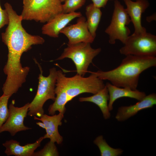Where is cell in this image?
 <instances>
[{
    "label": "cell",
    "instance_id": "1",
    "mask_svg": "<svg viewBox=\"0 0 156 156\" xmlns=\"http://www.w3.org/2000/svg\"><path fill=\"white\" fill-rule=\"evenodd\" d=\"M4 6L9 19L5 31L1 35L8 51L7 60L3 69L7 76L5 82L10 85H19L25 82L30 70L29 67L22 66L21 58L22 54L31 49L32 45L42 44L45 40L39 36L27 33L22 25L21 15L17 14L8 3Z\"/></svg>",
    "mask_w": 156,
    "mask_h": 156
},
{
    "label": "cell",
    "instance_id": "2",
    "mask_svg": "<svg viewBox=\"0 0 156 156\" xmlns=\"http://www.w3.org/2000/svg\"><path fill=\"white\" fill-rule=\"evenodd\" d=\"M156 66L155 56H126L119 66L110 70L93 72L98 77L108 80L116 86L137 90L140 74L148 68Z\"/></svg>",
    "mask_w": 156,
    "mask_h": 156
},
{
    "label": "cell",
    "instance_id": "3",
    "mask_svg": "<svg viewBox=\"0 0 156 156\" xmlns=\"http://www.w3.org/2000/svg\"><path fill=\"white\" fill-rule=\"evenodd\" d=\"M87 77L77 74L67 77L61 70H57L55 85L60 87L65 92L68 102L83 93L94 94L103 88L105 85L103 80L98 77L93 72Z\"/></svg>",
    "mask_w": 156,
    "mask_h": 156
},
{
    "label": "cell",
    "instance_id": "4",
    "mask_svg": "<svg viewBox=\"0 0 156 156\" xmlns=\"http://www.w3.org/2000/svg\"><path fill=\"white\" fill-rule=\"evenodd\" d=\"M40 70L39 75L37 91L32 101L29 103L28 115L30 116H37L40 117L44 114L43 105L49 99L54 101L56 95L55 92L57 70L53 67L49 70V74L47 77L42 75L43 71L40 64L34 60Z\"/></svg>",
    "mask_w": 156,
    "mask_h": 156
},
{
    "label": "cell",
    "instance_id": "5",
    "mask_svg": "<svg viewBox=\"0 0 156 156\" xmlns=\"http://www.w3.org/2000/svg\"><path fill=\"white\" fill-rule=\"evenodd\" d=\"M23 20H34L47 22L56 15L62 13L60 0H23Z\"/></svg>",
    "mask_w": 156,
    "mask_h": 156
},
{
    "label": "cell",
    "instance_id": "6",
    "mask_svg": "<svg viewBox=\"0 0 156 156\" xmlns=\"http://www.w3.org/2000/svg\"><path fill=\"white\" fill-rule=\"evenodd\" d=\"M101 50V48H92L89 43L80 42L68 44L67 47L56 60H61L66 58L70 59L75 65L77 74L84 77L93 59Z\"/></svg>",
    "mask_w": 156,
    "mask_h": 156
},
{
    "label": "cell",
    "instance_id": "7",
    "mask_svg": "<svg viewBox=\"0 0 156 156\" xmlns=\"http://www.w3.org/2000/svg\"><path fill=\"white\" fill-rule=\"evenodd\" d=\"M114 6L110 23L105 32L109 36L110 44H114L118 40L124 44L131 33L127 25L131 20L126 9L119 1H114Z\"/></svg>",
    "mask_w": 156,
    "mask_h": 156
},
{
    "label": "cell",
    "instance_id": "8",
    "mask_svg": "<svg viewBox=\"0 0 156 156\" xmlns=\"http://www.w3.org/2000/svg\"><path fill=\"white\" fill-rule=\"evenodd\" d=\"M119 52L125 56L154 57L156 55V36L150 33H133L129 36Z\"/></svg>",
    "mask_w": 156,
    "mask_h": 156
},
{
    "label": "cell",
    "instance_id": "9",
    "mask_svg": "<svg viewBox=\"0 0 156 156\" xmlns=\"http://www.w3.org/2000/svg\"><path fill=\"white\" fill-rule=\"evenodd\" d=\"M14 103V100H12L9 105V115L0 129V133L8 132L13 136L19 132L32 129L25 126L24 124V119L28 111L29 103L21 107L15 106Z\"/></svg>",
    "mask_w": 156,
    "mask_h": 156
},
{
    "label": "cell",
    "instance_id": "10",
    "mask_svg": "<svg viewBox=\"0 0 156 156\" xmlns=\"http://www.w3.org/2000/svg\"><path fill=\"white\" fill-rule=\"evenodd\" d=\"M76 23L65 27L60 32L68 38V44L80 42L92 43L94 39L89 31L86 18L82 16L79 17Z\"/></svg>",
    "mask_w": 156,
    "mask_h": 156
},
{
    "label": "cell",
    "instance_id": "11",
    "mask_svg": "<svg viewBox=\"0 0 156 156\" xmlns=\"http://www.w3.org/2000/svg\"><path fill=\"white\" fill-rule=\"evenodd\" d=\"M126 8V10L132 22L134 29L133 33L142 34L146 32V29L142 25V14L150 5L148 0H123Z\"/></svg>",
    "mask_w": 156,
    "mask_h": 156
},
{
    "label": "cell",
    "instance_id": "12",
    "mask_svg": "<svg viewBox=\"0 0 156 156\" xmlns=\"http://www.w3.org/2000/svg\"><path fill=\"white\" fill-rule=\"evenodd\" d=\"M82 16L80 12L59 14L49 21L42 28L43 34L57 38L60 31L74 18Z\"/></svg>",
    "mask_w": 156,
    "mask_h": 156
},
{
    "label": "cell",
    "instance_id": "13",
    "mask_svg": "<svg viewBox=\"0 0 156 156\" xmlns=\"http://www.w3.org/2000/svg\"><path fill=\"white\" fill-rule=\"evenodd\" d=\"M156 104V94H150L146 95L142 99L133 105L119 107L115 118L118 121H124L135 115L139 111L152 107Z\"/></svg>",
    "mask_w": 156,
    "mask_h": 156
},
{
    "label": "cell",
    "instance_id": "14",
    "mask_svg": "<svg viewBox=\"0 0 156 156\" xmlns=\"http://www.w3.org/2000/svg\"><path fill=\"white\" fill-rule=\"evenodd\" d=\"M44 137H40L35 142L24 146L20 145L19 142L14 140L6 141L2 144L5 149L4 153L8 156H33L35 150L40 146Z\"/></svg>",
    "mask_w": 156,
    "mask_h": 156
},
{
    "label": "cell",
    "instance_id": "15",
    "mask_svg": "<svg viewBox=\"0 0 156 156\" xmlns=\"http://www.w3.org/2000/svg\"><path fill=\"white\" fill-rule=\"evenodd\" d=\"M109 95L108 107L109 111L113 109V105L117 99L123 97H129L140 101L145 97L146 95L143 92L137 90H133L127 88H121L114 86L109 82L105 85Z\"/></svg>",
    "mask_w": 156,
    "mask_h": 156
},
{
    "label": "cell",
    "instance_id": "16",
    "mask_svg": "<svg viewBox=\"0 0 156 156\" xmlns=\"http://www.w3.org/2000/svg\"><path fill=\"white\" fill-rule=\"evenodd\" d=\"M64 114L59 113L58 114L49 116L43 114L40 117L34 116L35 120H39L43 122L45 127L46 135L48 138L56 137L63 139L58 131V127L62 125V120L64 118Z\"/></svg>",
    "mask_w": 156,
    "mask_h": 156
},
{
    "label": "cell",
    "instance_id": "17",
    "mask_svg": "<svg viewBox=\"0 0 156 156\" xmlns=\"http://www.w3.org/2000/svg\"><path fill=\"white\" fill-rule=\"evenodd\" d=\"M109 95L107 88L106 86L94 95L87 97L79 98V100L81 102H89L97 105L100 109L105 119L109 118L110 113L109 109L108 101Z\"/></svg>",
    "mask_w": 156,
    "mask_h": 156
},
{
    "label": "cell",
    "instance_id": "18",
    "mask_svg": "<svg viewBox=\"0 0 156 156\" xmlns=\"http://www.w3.org/2000/svg\"><path fill=\"white\" fill-rule=\"evenodd\" d=\"M86 14L89 30L95 38L96 36V32L101 18L102 12L100 8L95 6L92 3L86 6Z\"/></svg>",
    "mask_w": 156,
    "mask_h": 156
},
{
    "label": "cell",
    "instance_id": "19",
    "mask_svg": "<svg viewBox=\"0 0 156 156\" xmlns=\"http://www.w3.org/2000/svg\"><path fill=\"white\" fill-rule=\"evenodd\" d=\"M94 143L99 148L101 156H118L122 154L123 151L120 148H115L110 146L102 135L97 137Z\"/></svg>",
    "mask_w": 156,
    "mask_h": 156
},
{
    "label": "cell",
    "instance_id": "20",
    "mask_svg": "<svg viewBox=\"0 0 156 156\" xmlns=\"http://www.w3.org/2000/svg\"><path fill=\"white\" fill-rule=\"evenodd\" d=\"M59 155L55 142L50 141L44 146L42 149L34 152L33 156H58Z\"/></svg>",
    "mask_w": 156,
    "mask_h": 156
},
{
    "label": "cell",
    "instance_id": "21",
    "mask_svg": "<svg viewBox=\"0 0 156 156\" xmlns=\"http://www.w3.org/2000/svg\"><path fill=\"white\" fill-rule=\"evenodd\" d=\"M10 97L3 94L0 96V129L7 120L9 115L8 105Z\"/></svg>",
    "mask_w": 156,
    "mask_h": 156
},
{
    "label": "cell",
    "instance_id": "22",
    "mask_svg": "<svg viewBox=\"0 0 156 156\" xmlns=\"http://www.w3.org/2000/svg\"><path fill=\"white\" fill-rule=\"evenodd\" d=\"M86 0H66L62 4V13H69L75 11L83 5Z\"/></svg>",
    "mask_w": 156,
    "mask_h": 156
},
{
    "label": "cell",
    "instance_id": "23",
    "mask_svg": "<svg viewBox=\"0 0 156 156\" xmlns=\"http://www.w3.org/2000/svg\"><path fill=\"white\" fill-rule=\"evenodd\" d=\"M9 21L8 14L6 10L3 9L0 3V29L5 25H8Z\"/></svg>",
    "mask_w": 156,
    "mask_h": 156
},
{
    "label": "cell",
    "instance_id": "24",
    "mask_svg": "<svg viewBox=\"0 0 156 156\" xmlns=\"http://www.w3.org/2000/svg\"><path fill=\"white\" fill-rule=\"evenodd\" d=\"M92 3L95 6L101 8H104L107 2L109 1H115L116 0H91Z\"/></svg>",
    "mask_w": 156,
    "mask_h": 156
},
{
    "label": "cell",
    "instance_id": "25",
    "mask_svg": "<svg viewBox=\"0 0 156 156\" xmlns=\"http://www.w3.org/2000/svg\"><path fill=\"white\" fill-rule=\"evenodd\" d=\"M155 15L153 14V15L148 17L146 18V20L148 22H150L152 21L155 20L156 19V17H155Z\"/></svg>",
    "mask_w": 156,
    "mask_h": 156
},
{
    "label": "cell",
    "instance_id": "26",
    "mask_svg": "<svg viewBox=\"0 0 156 156\" xmlns=\"http://www.w3.org/2000/svg\"><path fill=\"white\" fill-rule=\"evenodd\" d=\"M36 124L38 125L40 127H41L42 128L45 129V125L44 124V123L42 122H36Z\"/></svg>",
    "mask_w": 156,
    "mask_h": 156
},
{
    "label": "cell",
    "instance_id": "27",
    "mask_svg": "<svg viewBox=\"0 0 156 156\" xmlns=\"http://www.w3.org/2000/svg\"><path fill=\"white\" fill-rule=\"evenodd\" d=\"M66 0H60V1L62 3V2H64Z\"/></svg>",
    "mask_w": 156,
    "mask_h": 156
}]
</instances>
